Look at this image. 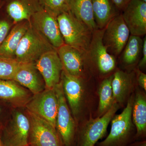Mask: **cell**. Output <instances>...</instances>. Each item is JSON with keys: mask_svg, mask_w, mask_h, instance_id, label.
Returning a JSON list of instances; mask_svg holds the SVG:
<instances>
[{"mask_svg": "<svg viewBox=\"0 0 146 146\" xmlns=\"http://www.w3.org/2000/svg\"><path fill=\"white\" fill-rule=\"evenodd\" d=\"M57 21L65 44L86 53L93 31L76 18L70 10L58 16Z\"/></svg>", "mask_w": 146, "mask_h": 146, "instance_id": "cell-1", "label": "cell"}, {"mask_svg": "<svg viewBox=\"0 0 146 146\" xmlns=\"http://www.w3.org/2000/svg\"><path fill=\"white\" fill-rule=\"evenodd\" d=\"M54 49L30 24L16 50L15 59L19 63L35 62L45 53Z\"/></svg>", "mask_w": 146, "mask_h": 146, "instance_id": "cell-2", "label": "cell"}, {"mask_svg": "<svg viewBox=\"0 0 146 146\" xmlns=\"http://www.w3.org/2000/svg\"><path fill=\"white\" fill-rule=\"evenodd\" d=\"M133 102L131 97L123 112L112 118L110 132L98 146H125L132 134V110Z\"/></svg>", "mask_w": 146, "mask_h": 146, "instance_id": "cell-3", "label": "cell"}, {"mask_svg": "<svg viewBox=\"0 0 146 146\" xmlns=\"http://www.w3.org/2000/svg\"><path fill=\"white\" fill-rule=\"evenodd\" d=\"M58 100L56 129L63 146H72L76 135V125L63 91L62 82L54 88Z\"/></svg>", "mask_w": 146, "mask_h": 146, "instance_id": "cell-4", "label": "cell"}, {"mask_svg": "<svg viewBox=\"0 0 146 146\" xmlns=\"http://www.w3.org/2000/svg\"><path fill=\"white\" fill-rule=\"evenodd\" d=\"M30 123L28 144L31 146H63L56 128L34 113L26 110Z\"/></svg>", "mask_w": 146, "mask_h": 146, "instance_id": "cell-5", "label": "cell"}, {"mask_svg": "<svg viewBox=\"0 0 146 146\" xmlns=\"http://www.w3.org/2000/svg\"><path fill=\"white\" fill-rule=\"evenodd\" d=\"M119 108L118 104L114 102L102 117L89 120L79 134L78 146H95L106 134L108 126Z\"/></svg>", "mask_w": 146, "mask_h": 146, "instance_id": "cell-6", "label": "cell"}, {"mask_svg": "<svg viewBox=\"0 0 146 146\" xmlns=\"http://www.w3.org/2000/svg\"><path fill=\"white\" fill-rule=\"evenodd\" d=\"M105 28L97 29L93 32L91 42L86 52V60L95 64L100 72L106 74L115 69L116 60L108 51L103 42Z\"/></svg>", "mask_w": 146, "mask_h": 146, "instance_id": "cell-7", "label": "cell"}, {"mask_svg": "<svg viewBox=\"0 0 146 146\" xmlns=\"http://www.w3.org/2000/svg\"><path fill=\"white\" fill-rule=\"evenodd\" d=\"M25 107L56 128L58 104L54 89H45L33 95Z\"/></svg>", "mask_w": 146, "mask_h": 146, "instance_id": "cell-8", "label": "cell"}, {"mask_svg": "<svg viewBox=\"0 0 146 146\" xmlns=\"http://www.w3.org/2000/svg\"><path fill=\"white\" fill-rule=\"evenodd\" d=\"M129 34L122 14H117L105 28L103 42L108 52L113 55H119L125 47Z\"/></svg>", "mask_w": 146, "mask_h": 146, "instance_id": "cell-9", "label": "cell"}, {"mask_svg": "<svg viewBox=\"0 0 146 146\" xmlns=\"http://www.w3.org/2000/svg\"><path fill=\"white\" fill-rule=\"evenodd\" d=\"M31 25L56 49L65 44L60 33L57 18L44 10L36 12L31 17Z\"/></svg>", "mask_w": 146, "mask_h": 146, "instance_id": "cell-10", "label": "cell"}, {"mask_svg": "<svg viewBox=\"0 0 146 146\" xmlns=\"http://www.w3.org/2000/svg\"><path fill=\"white\" fill-rule=\"evenodd\" d=\"M36 68L44 79L45 89H54L60 82L63 66L56 49L42 55L35 62Z\"/></svg>", "mask_w": 146, "mask_h": 146, "instance_id": "cell-11", "label": "cell"}, {"mask_svg": "<svg viewBox=\"0 0 146 146\" xmlns=\"http://www.w3.org/2000/svg\"><path fill=\"white\" fill-rule=\"evenodd\" d=\"M121 14L131 35H145L146 2L141 0H131Z\"/></svg>", "mask_w": 146, "mask_h": 146, "instance_id": "cell-12", "label": "cell"}, {"mask_svg": "<svg viewBox=\"0 0 146 146\" xmlns=\"http://www.w3.org/2000/svg\"><path fill=\"white\" fill-rule=\"evenodd\" d=\"M30 129V123L27 114L16 111L13 114L11 124L4 135L3 145L11 146L27 145Z\"/></svg>", "mask_w": 146, "mask_h": 146, "instance_id": "cell-13", "label": "cell"}, {"mask_svg": "<svg viewBox=\"0 0 146 146\" xmlns=\"http://www.w3.org/2000/svg\"><path fill=\"white\" fill-rule=\"evenodd\" d=\"M13 80L26 88L33 95L45 89L44 81L36 68L35 62L20 63Z\"/></svg>", "mask_w": 146, "mask_h": 146, "instance_id": "cell-14", "label": "cell"}, {"mask_svg": "<svg viewBox=\"0 0 146 146\" xmlns=\"http://www.w3.org/2000/svg\"><path fill=\"white\" fill-rule=\"evenodd\" d=\"M81 78L71 75L63 70L60 78L65 98L76 119H77L81 110L83 94V85Z\"/></svg>", "mask_w": 146, "mask_h": 146, "instance_id": "cell-15", "label": "cell"}, {"mask_svg": "<svg viewBox=\"0 0 146 146\" xmlns=\"http://www.w3.org/2000/svg\"><path fill=\"white\" fill-rule=\"evenodd\" d=\"M56 50L63 70L71 75L81 78L87 61L86 53L65 44Z\"/></svg>", "mask_w": 146, "mask_h": 146, "instance_id": "cell-16", "label": "cell"}, {"mask_svg": "<svg viewBox=\"0 0 146 146\" xmlns=\"http://www.w3.org/2000/svg\"><path fill=\"white\" fill-rule=\"evenodd\" d=\"M6 11L14 24L30 21L36 12L43 10L38 0H5Z\"/></svg>", "mask_w": 146, "mask_h": 146, "instance_id": "cell-17", "label": "cell"}, {"mask_svg": "<svg viewBox=\"0 0 146 146\" xmlns=\"http://www.w3.org/2000/svg\"><path fill=\"white\" fill-rule=\"evenodd\" d=\"M29 90L13 80H0V99L14 107H25L33 96Z\"/></svg>", "mask_w": 146, "mask_h": 146, "instance_id": "cell-18", "label": "cell"}, {"mask_svg": "<svg viewBox=\"0 0 146 146\" xmlns=\"http://www.w3.org/2000/svg\"><path fill=\"white\" fill-rule=\"evenodd\" d=\"M30 25L28 21L14 24L6 38L0 46V56L15 59V54L22 37Z\"/></svg>", "mask_w": 146, "mask_h": 146, "instance_id": "cell-19", "label": "cell"}, {"mask_svg": "<svg viewBox=\"0 0 146 146\" xmlns=\"http://www.w3.org/2000/svg\"><path fill=\"white\" fill-rule=\"evenodd\" d=\"M69 9L74 16L92 31L98 29L95 23L91 0H68Z\"/></svg>", "mask_w": 146, "mask_h": 146, "instance_id": "cell-20", "label": "cell"}, {"mask_svg": "<svg viewBox=\"0 0 146 146\" xmlns=\"http://www.w3.org/2000/svg\"><path fill=\"white\" fill-rule=\"evenodd\" d=\"M112 87L114 101L121 104L124 101L133 86L131 74L121 70L116 71L113 75Z\"/></svg>", "mask_w": 146, "mask_h": 146, "instance_id": "cell-21", "label": "cell"}, {"mask_svg": "<svg viewBox=\"0 0 146 146\" xmlns=\"http://www.w3.org/2000/svg\"><path fill=\"white\" fill-rule=\"evenodd\" d=\"M95 23L98 29H104L117 16L111 0H91Z\"/></svg>", "mask_w": 146, "mask_h": 146, "instance_id": "cell-22", "label": "cell"}, {"mask_svg": "<svg viewBox=\"0 0 146 146\" xmlns=\"http://www.w3.org/2000/svg\"><path fill=\"white\" fill-rule=\"evenodd\" d=\"M132 117L137 130V137L144 135L146 130V100L145 96L139 92L133 100Z\"/></svg>", "mask_w": 146, "mask_h": 146, "instance_id": "cell-23", "label": "cell"}, {"mask_svg": "<svg viewBox=\"0 0 146 146\" xmlns=\"http://www.w3.org/2000/svg\"><path fill=\"white\" fill-rule=\"evenodd\" d=\"M143 45V40L141 36L131 35L123 50V62L127 65L135 64L142 54Z\"/></svg>", "mask_w": 146, "mask_h": 146, "instance_id": "cell-24", "label": "cell"}, {"mask_svg": "<svg viewBox=\"0 0 146 146\" xmlns=\"http://www.w3.org/2000/svg\"><path fill=\"white\" fill-rule=\"evenodd\" d=\"M113 75L105 79L100 86L98 113L100 115L104 114L111 108L114 103L112 82Z\"/></svg>", "mask_w": 146, "mask_h": 146, "instance_id": "cell-25", "label": "cell"}, {"mask_svg": "<svg viewBox=\"0 0 146 146\" xmlns=\"http://www.w3.org/2000/svg\"><path fill=\"white\" fill-rule=\"evenodd\" d=\"M43 10L51 16H58L69 9L68 0H38Z\"/></svg>", "mask_w": 146, "mask_h": 146, "instance_id": "cell-26", "label": "cell"}, {"mask_svg": "<svg viewBox=\"0 0 146 146\" xmlns=\"http://www.w3.org/2000/svg\"><path fill=\"white\" fill-rule=\"evenodd\" d=\"M19 64L15 59L0 56V80H13Z\"/></svg>", "mask_w": 146, "mask_h": 146, "instance_id": "cell-27", "label": "cell"}, {"mask_svg": "<svg viewBox=\"0 0 146 146\" xmlns=\"http://www.w3.org/2000/svg\"><path fill=\"white\" fill-rule=\"evenodd\" d=\"M11 24L7 19L0 20V46L10 31Z\"/></svg>", "mask_w": 146, "mask_h": 146, "instance_id": "cell-28", "label": "cell"}, {"mask_svg": "<svg viewBox=\"0 0 146 146\" xmlns=\"http://www.w3.org/2000/svg\"><path fill=\"white\" fill-rule=\"evenodd\" d=\"M143 58L140 60L139 63V67L141 68H144L146 65V37L145 36L143 39V50L142 53Z\"/></svg>", "mask_w": 146, "mask_h": 146, "instance_id": "cell-29", "label": "cell"}, {"mask_svg": "<svg viewBox=\"0 0 146 146\" xmlns=\"http://www.w3.org/2000/svg\"><path fill=\"white\" fill-rule=\"evenodd\" d=\"M131 0H111L116 7L120 10H123Z\"/></svg>", "mask_w": 146, "mask_h": 146, "instance_id": "cell-30", "label": "cell"}, {"mask_svg": "<svg viewBox=\"0 0 146 146\" xmlns=\"http://www.w3.org/2000/svg\"><path fill=\"white\" fill-rule=\"evenodd\" d=\"M138 82L139 85L146 91V75L140 71H138Z\"/></svg>", "mask_w": 146, "mask_h": 146, "instance_id": "cell-31", "label": "cell"}, {"mask_svg": "<svg viewBox=\"0 0 146 146\" xmlns=\"http://www.w3.org/2000/svg\"><path fill=\"white\" fill-rule=\"evenodd\" d=\"M133 146H146V142L145 141L141 142V143H139L136 144V145H134Z\"/></svg>", "mask_w": 146, "mask_h": 146, "instance_id": "cell-32", "label": "cell"}, {"mask_svg": "<svg viewBox=\"0 0 146 146\" xmlns=\"http://www.w3.org/2000/svg\"><path fill=\"white\" fill-rule=\"evenodd\" d=\"M4 5V1L3 0H0V10L2 7Z\"/></svg>", "mask_w": 146, "mask_h": 146, "instance_id": "cell-33", "label": "cell"}, {"mask_svg": "<svg viewBox=\"0 0 146 146\" xmlns=\"http://www.w3.org/2000/svg\"><path fill=\"white\" fill-rule=\"evenodd\" d=\"M0 146H3L2 141V139L1 134H0Z\"/></svg>", "mask_w": 146, "mask_h": 146, "instance_id": "cell-34", "label": "cell"}, {"mask_svg": "<svg viewBox=\"0 0 146 146\" xmlns=\"http://www.w3.org/2000/svg\"><path fill=\"white\" fill-rule=\"evenodd\" d=\"M31 146L29 145V144H27V145H22V146Z\"/></svg>", "mask_w": 146, "mask_h": 146, "instance_id": "cell-35", "label": "cell"}, {"mask_svg": "<svg viewBox=\"0 0 146 146\" xmlns=\"http://www.w3.org/2000/svg\"><path fill=\"white\" fill-rule=\"evenodd\" d=\"M141 1H143L145 2L146 3V0H141Z\"/></svg>", "mask_w": 146, "mask_h": 146, "instance_id": "cell-36", "label": "cell"}, {"mask_svg": "<svg viewBox=\"0 0 146 146\" xmlns=\"http://www.w3.org/2000/svg\"><path fill=\"white\" fill-rule=\"evenodd\" d=\"M3 146H9V145H3Z\"/></svg>", "mask_w": 146, "mask_h": 146, "instance_id": "cell-37", "label": "cell"}, {"mask_svg": "<svg viewBox=\"0 0 146 146\" xmlns=\"http://www.w3.org/2000/svg\"><path fill=\"white\" fill-rule=\"evenodd\" d=\"M1 108H0V112H1Z\"/></svg>", "mask_w": 146, "mask_h": 146, "instance_id": "cell-38", "label": "cell"}]
</instances>
